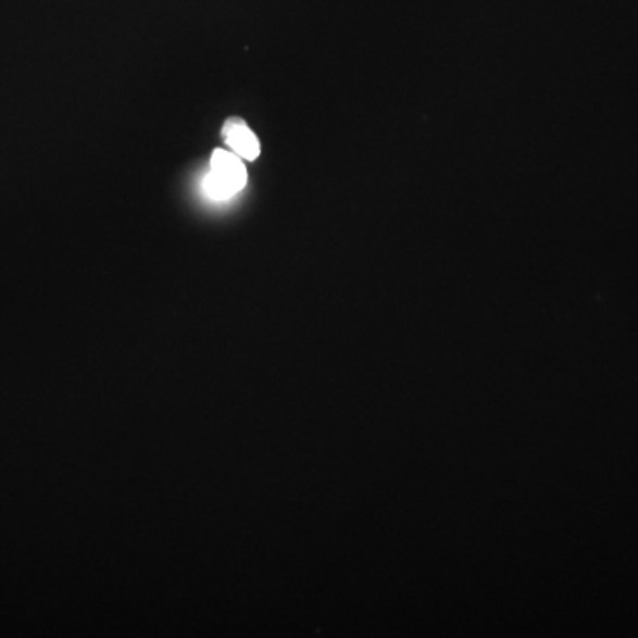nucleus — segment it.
<instances>
[{
    "mask_svg": "<svg viewBox=\"0 0 638 638\" xmlns=\"http://www.w3.org/2000/svg\"><path fill=\"white\" fill-rule=\"evenodd\" d=\"M246 185L247 171L240 157L216 149L210 162V173L204 178V192L215 201H224L240 192Z\"/></svg>",
    "mask_w": 638,
    "mask_h": 638,
    "instance_id": "obj_1",
    "label": "nucleus"
},
{
    "mask_svg": "<svg viewBox=\"0 0 638 638\" xmlns=\"http://www.w3.org/2000/svg\"><path fill=\"white\" fill-rule=\"evenodd\" d=\"M222 137L240 159L255 160L260 157V140L240 117H230L226 121V125L222 128Z\"/></svg>",
    "mask_w": 638,
    "mask_h": 638,
    "instance_id": "obj_2",
    "label": "nucleus"
}]
</instances>
